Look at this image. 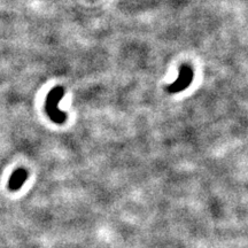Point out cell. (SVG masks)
<instances>
[{
  "mask_svg": "<svg viewBox=\"0 0 248 248\" xmlns=\"http://www.w3.org/2000/svg\"><path fill=\"white\" fill-rule=\"evenodd\" d=\"M64 95V90L61 86H55L49 91L45 102V110L51 121L57 124H63L67 121V114L59 109V102Z\"/></svg>",
  "mask_w": 248,
  "mask_h": 248,
  "instance_id": "cell-1",
  "label": "cell"
},
{
  "mask_svg": "<svg viewBox=\"0 0 248 248\" xmlns=\"http://www.w3.org/2000/svg\"><path fill=\"white\" fill-rule=\"evenodd\" d=\"M194 78V71L192 69L191 66L188 64H182L179 67V74L178 78L172 82L171 84L167 86V91L170 94H175V93H179L184 91L191 85L192 80Z\"/></svg>",
  "mask_w": 248,
  "mask_h": 248,
  "instance_id": "cell-2",
  "label": "cell"
},
{
  "mask_svg": "<svg viewBox=\"0 0 248 248\" xmlns=\"http://www.w3.org/2000/svg\"><path fill=\"white\" fill-rule=\"evenodd\" d=\"M28 172L24 169H17L12 173L11 179L8 181V188L12 191H17L22 187L23 183L27 181Z\"/></svg>",
  "mask_w": 248,
  "mask_h": 248,
  "instance_id": "cell-3",
  "label": "cell"
}]
</instances>
